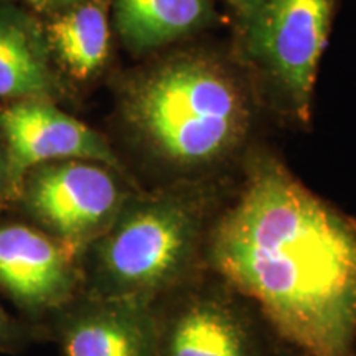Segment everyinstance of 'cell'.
I'll use <instances>...</instances> for the list:
<instances>
[{
  "mask_svg": "<svg viewBox=\"0 0 356 356\" xmlns=\"http://www.w3.org/2000/svg\"><path fill=\"white\" fill-rule=\"evenodd\" d=\"M35 340H38L37 328L25 320L12 317L0 304V353H19Z\"/></svg>",
  "mask_w": 356,
  "mask_h": 356,
  "instance_id": "13",
  "label": "cell"
},
{
  "mask_svg": "<svg viewBox=\"0 0 356 356\" xmlns=\"http://www.w3.org/2000/svg\"><path fill=\"white\" fill-rule=\"evenodd\" d=\"M218 210L210 178L136 190L79 257L81 292L157 304L207 270L204 248Z\"/></svg>",
  "mask_w": 356,
  "mask_h": 356,
  "instance_id": "3",
  "label": "cell"
},
{
  "mask_svg": "<svg viewBox=\"0 0 356 356\" xmlns=\"http://www.w3.org/2000/svg\"><path fill=\"white\" fill-rule=\"evenodd\" d=\"M243 297L204 270L157 302L159 356H266Z\"/></svg>",
  "mask_w": 356,
  "mask_h": 356,
  "instance_id": "6",
  "label": "cell"
},
{
  "mask_svg": "<svg viewBox=\"0 0 356 356\" xmlns=\"http://www.w3.org/2000/svg\"><path fill=\"white\" fill-rule=\"evenodd\" d=\"M79 259L24 220L0 218V291L35 328L81 293Z\"/></svg>",
  "mask_w": 356,
  "mask_h": 356,
  "instance_id": "7",
  "label": "cell"
},
{
  "mask_svg": "<svg viewBox=\"0 0 356 356\" xmlns=\"http://www.w3.org/2000/svg\"><path fill=\"white\" fill-rule=\"evenodd\" d=\"M204 267L304 355L355 356L356 220L277 155H244L241 186L208 233Z\"/></svg>",
  "mask_w": 356,
  "mask_h": 356,
  "instance_id": "1",
  "label": "cell"
},
{
  "mask_svg": "<svg viewBox=\"0 0 356 356\" xmlns=\"http://www.w3.org/2000/svg\"><path fill=\"white\" fill-rule=\"evenodd\" d=\"M68 96V84L56 70L43 20L10 0L0 2V101L51 99Z\"/></svg>",
  "mask_w": 356,
  "mask_h": 356,
  "instance_id": "10",
  "label": "cell"
},
{
  "mask_svg": "<svg viewBox=\"0 0 356 356\" xmlns=\"http://www.w3.org/2000/svg\"><path fill=\"white\" fill-rule=\"evenodd\" d=\"M234 55L249 86L279 114L307 124L335 0H228Z\"/></svg>",
  "mask_w": 356,
  "mask_h": 356,
  "instance_id": "4",
  "label": "cell"
},
{
  "mask_svg": "<svg viewBox=\"0 0 356 356\" xmlns=\"http://www.w3.org/2000/svg\"><path fill=\"white\" fill-rule=\"evenodd\" d=\"M0 136L7 147L15 188L30 168L58 160H95L129 173L108 137L65 113L56 101L32 97L3 102Z\"/></svg>",
  "mask_w": 356,
  "mask_h": 356,
  "instance_id": "9",
  "label": "cell"
},
{
  "mask_svg": "<svg viewBox=\"0 0 356 356\" xmlns=\"http://www.w3.org/2000/svg\"><path fill=\"white\" fill-rule=\"evenodd\" d=\"M53 63L61 76L91 81L111 58L109 0H83L43 20Z\"/></svg>",
  "mask_w": 356,
  "mask_h": 356,
  "instance_id": "12",
  "label": "cell"
},
{
  "mask_svg": "<svg viewBox=\"0 0 356 356\" xmlns=\"http://www.w3.org/2000/svg\"><path fill=\"white\" fill-rule=\"evenodd\" d=\"M131 173L95 160L42 163L22 178L10 210L81 257L139 190Z\"/></svg>",
  "mask_w": 356,
  "mask_h": 356,
  "instance_id": "5",
  "label": "cell"
},
{
  "mask_svg": "<svg viewBox=\"0 0 356 356\" xmlns=\"http://www.w3.org/2000/svg\"><path fill=\"white\" fill-rule=\"evenodd\" d=\"M252 104L246 79L203 50L170 53L115 84L126 136L175 180L208 178L239 157L251 134Z\"/></svg>",
  "mask_w": 356,
  "mask_h": 356,
  "instance_id": "2",
  "label": "cell"
},
{
  "mask_svg": "<svg viewBox=\"0 0 356 356\" xmlns=\"http://www.w3.org/2000/svg\"><path fill=\"white\" fill-rule=\"evenodd\" d=\"M20 6H24L29 10L37 13L38 17H50L53 13H58L66 8L76 6V3L83 2V0H15Z\"/></svg>",
  "mask_w": 356,
  "mask_h": 356,
  "instance_id": "15",
  "label": "cell"
},
{
  "mask_svg": "<svg viewBox=\"0 0 356 356\" xmlns=\"http://www.w3.org/2000/svg\"><path fill=\"white\" fill-rule=\"evenodd\" d=\"M304 356H310V355H304Z\"/></svg>",
  "mask_w": 356,
  "mask_h": 356,
  "instance_id": "16",
  "label": "cell"
},
{
  "mask_svg": "<svg viewBox=\"0 0 356 356\" xmlns=\"http://www.w3.org/2000/svg\"><path fill=\"white\" fill-rule=\"evenodd\" d=\"M63 356H159L157 304L78 293L37 327Z\"/></svg>",
  "mask_w": 356,
  "mask_h": 356,
  "instance_id": "8",
  "label": "cell"
},
{
  "mask_svg": "<svg viewBox=\"0 0 356 356\" xmlns=\"http://www.w3.org/2000/svg\"><path fill=\"white\" fill-rule=\"evenodd\" d=\"M113 26L126 50L145 56L216 22L213 0H109Z\"/></svg>",
  "mask_w": 356,
  "mask_h": 356,
  "instance_id": "11",
  "label": "cell"
},
{
  "mask_svg": "<svg viewBox=\"0 0 356 356\" xmlns=\"http://www.w3.org/2000/svg\"><path fill=\"white\" fill-rule=\"evenodd\" d=\"M15 181H13L10 162H8L7 147L0 136V215L10 210L12 200L15 197Z\"/></svg>",
  "mask_w": 356,
  "mask_h": 356,
  "instance_id": "14",
  "label": "cell"
}]
</instances>
